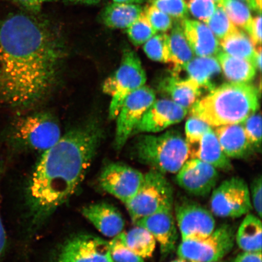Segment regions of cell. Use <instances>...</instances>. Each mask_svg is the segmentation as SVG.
<instances>
[{"mask_svg": "<svg viewBox=\"0 0 262 262\" xmlns=\"http://www.w3.org/2000/svg\"><path fill=\"white\" fill-rule=\"evenodd\" d=\"M147 20L157 32L165 33L171 29L173 20L171 16L165 14L155 6H147L143 9Z\"/></svg>", "mask_w": 262, "mask_h": 262, "instance_id": "obj_33", "label": "cell"}, {"mask_svg": "<svg viewBox=\"0 0 262 262\" xmlns=\"http://www.w3.org/2000/svg\"><path fill=\"white\" fill-rule=\"evenodd\" d=\"M213 2H214L217 6H220L224 2V0H211Z\"/></svg>", "mask_w": 262, "mask_h": 262, "instance_id": "obj_48", "label": "cell"}, {"mask_svg": "<svg viewBox=\"0 0 262 262\" xmlns=\"http://www.w3.org/2000/svg\"><path fill=\"white\" fill-rule=\"evenodd\" d=\"M242 124L253 148L258 149V147H260L261 142V115L255 113L252 114Z\"/></svg>", "mask_w": 262, "mask_h": 262, "instance_id": "obj_38", "label": "cell"}, {"mask_svg": "<svg viewBox=\"0 0 262 262\" xmlns=\"http://www.w3.org/2000/svg\"><path fill=\"white\" fill-rule=\"evenodd\" d=\"M215 134L223 151L229 159L244 158L254 149L242 123L219 126Z\"/></svg>", "mask_w": 262, "mask_h": 262, "instance_id": "obj_19", "label": "cell"}, {"mask_svg": "<svg viewBox=\"0 0 262 262\" xmlns=\"http://www.w3.org/2000/svg\"><path fill=\"white\" fill-rule=\"evenodd\" d=\"M65 55L61 35L50 22L26 13L0 21V104L26 109L53 89Z\"/></svg>", "mask_w": 262, "mask_h": 262, "instance_id": "obj_1", "label": "cell"}, {"mask_svg": "<svg viewBox=\"0 0 262 262\" xmlns=\"http://www.w3.org/2000/svg\"><path fill=\"white\" fill-rule=\"evenodd\" d=\"M198 146L189 149V157L198 159L216 169L229 171L232 168L230 159L223 151L215 132L211 127L203 136Z\"/></svg>", "mask_w": 262, "mask_h": 262, "instance_id": "obj_21", "label": "cell"}, {"mask_svg": "<svg viewBox=\"0 0 262 262\" xmlns=\"http://www.w3.org/2000/svg\"><path fill=\"white\" fill-rule=\"evenodd\" d=\"M212 214L222 218H238L252 210L250 189L243 179L234 177L213 190L210 199Z\"/></svg>", "mask_w": 262, "mask_h": 262, "instance_id": "obj_8", "label": "cell"}, {"mask_svg": "<svg viewBox=\"0 0 262 262\" xmlns=\"http://www.w3.org/2000/svg\"><path fill=\"white\" fill-rule=\"evenodd\" d=\"M171 262H193L190 260L183 259V258H179V259L173 260Z\"/></svg>", "mask_w": 262, "mask_h": 262, "instance_id": "obj_49", "label": "cell"}, {"mask_svg": "<svg viewBox=\"0 0 262 262\" xmlns=\"http://www.w3.org/2000/svg\"><path fill=\"white\" fill-rule=\"evenodd\" d=\"M245 4L248 6V8L253 11H257L256 5H255V0H241Z\"/></svg>", "mask_w": 262, "mask_h": 262, "instance_id": "obj_47", "label": "cell"}, {"mask_svg": "<svg viewBox=\"0 0 262 262\" xmlns=\"http://www.w3.org/2000/svg\"><path fill=\"white\" fill-rule=\"evenodd\" d=\"M223 51L231 56L244 59L254 64L256 47L249 35L237 29L219 41Z\"/></svg>", "mask_w": 262, "mask_h": 262, "instance_id": "obj_28", "label": "cell"}, {"mask_svg": "<svg viewBox=\"0 0 262 262\" xmlns=\"http://www.w3.org/2000/svg\"><path fill=\"white\" fill-rule=\"evenodd\" d=\"M143 179L138 170L126 164L112 163L103 168L99 182L104 191L126 205L138 191Z\"/></svg>", "mask_w": 262, "mask_h": 262, "instance_id": "obj_12", "label": "cell"}, {"mask_svg": "<svg viewBox=\"0 0 262 262\" xmlns=\"http://www.w3.org/2000/svg\"><path fill=\"white\" fill-rule=\"evenodd\" d=\"M137 161L165 174L176 173L189 158V147L182 134L174 130L160 136L143 135L133 145Z\"/></svg>", "mask_w": 262, "mask_h": 262, "instance_id": "obj_4", "label": "cell"}, {"mask_svg": "<svg viewBox=\"0 0 262 262\" xmlns=\"http://www.w3.org/2000/svg\"><path fill=\"white\" fill-rule=\"evenodd\" d=\"M102 138L97 122L70 131L45 150L28 189L31 224L37 228L79 188Z\"/></svg>", "mask_w": 262, "mask_h": 262, "instance_id": "obj_2", "label": "cell"}, {"mask_svg": "<svg viewBox=\"0 0 262 262\" xmlns=\"http://www.w3.org/2000/svg\"><path fill=\"white\" fill-rule=\"evenodd\" d=\"M55 1H60V0H45V2ZM67 1L81 2L87 3V4H94V3H97L98 2H100V0H67Z\"/></svg>", "mask_w": 262, "mask_h": 262, "instance_id": "obj_46", "label": "cell"}, {"mask_svg": "<svg viewBox=\"0 0 262 262\" xmlns=\"http://www.w3.org/2000/svg\"><path fill=\"white\" fill-rule=\"evenodd\" d=\"M134 224L147 229L160 246L162 257H166L175 250L179 238L172 209L160 211L139 219Z\"/></svg>", "mask_w": 262, "mask_h": 262, "instance_id": "obj_16", "label": "cell"}, {"mask_svg": "<svg viewBox=\"0 0 262 262\" xmlns=\"http://www.w3.org/2000/svg\"><path fill=\"white\" fill-rule=\"evenodd\" d=\"M152 5L171 16L172 18L184 19L189 11L183 0H151Z\"/></svg>", "mask_w": 262, "mask_h": 262, "instance_id": "obj_34", "label": "cell"}, {"mask_svg": "<svg viewBox=\"0 0 262 262\" xmlns=\"http://www.w3.org/2000/svg\"><path fill=\"white\" fill-rule=\"evenodd\" d=\"M211 128L207 123L199 118L191 116L185 125L186 141L189 147L198 145L203 136Z\"/></svg>", "mask_w": 262, "mask_h": 262, "instance_id": "obj_36", "label": "cell"}, {"mask_svg": "<svg viewBox=\"0 0 262 262\" xmlns=\"http://www.w3.org/2000/svg\"><path fill=\"white\" fill-rule=\"evenodd\" d=\"M181 24L195 56L215 57L221 51L218 39L204 23L186 18Z\"/></svg>", "mask_w": 262, "mask_h": 262, "instance_id": "obj_18", "label": "cell"}, {"mask_svg": "<svg viewBox=\"0 0 262 262\" xmlns=\"http://www.w3.org/2000/svg\"><path fill=\"white\" fill-rule=\"evenodd\" d=\"M258 106L255 88L248 83L231 81L196 100L191 107V114L209 126L219 127L244 122L256 112Z\"/></svg>", "mask_w": 262, "mask_h": 262, "instance_id": "obj_3", "label": "cell"}, {"mask_svg": "<svg viewBox=\"0 0 262 262\" xmlns=\"http://www.w3.org/2000/svg\"><path fill=\"white\" fill-rule=\"evenodd\" d=\"M111 257L114 262H145L124 246L117 236L109 242Z\"/></svg>", "mask_w": 262, "mask_h": 262, "instance_id": "obj_37", "label": "cell"}, {"mask_svg": "<svg viewBox=\"0 0 262 262\" xmlns=\"http://www.w3.org/2000/svg\"><path fill=\"white\" fill-rule=\"evenodd\" d=\"M193 16L206 24L214 14L217 5L211 0H183Z\"/></svg>", "mask_w": 262, "mask_h": 262, "instance_id": "obj_35", "label": "cell"}, {"mask_svg": "<svg viewBox=\"0 0 262 262\" xmlns=\"http://www.w3.org/2000/svg\"><path fill=\"white\" fill-rule=\"evenodd\" d=\"M156 99L155 91L144 85L124 100L116 117L114 142L116 149H122L125 145L127 140L133 135L137 124Z\"/></svg>", "mask_w": 262, "mask_h": 262, "instance_id": "obj_10", "label": "cell"}, {"mask_svg": "<svg viewBox=\"0 0 262 262\" xmlns=\"http://www.w3.org/2000/svg\"><path fill=\"white\" fill-rule=\"evenodd\" d=\"M169 63L173 66L172 73L179 75L195 55L185 37L181 23L173 25L168 35Z\"/></svg>", "mask_w": 262, "mask_h": 262, "instance_id": "obj_23", "label": "cell"}, {"mask_svg": "<svg viewBox=\"0 0 262 262\" xmlns=\"http://www.w3.org/2000/svg\"><path fill=\"white\" fill-rule=\"evenodd\" d=\"M261 251H244L239 254L232 262H262Z\"/></svg>", "mask_w": 262, "mask_h": 262, "instance_id": "obj_41", "label": "cell"}, {"mask_svg": "<svg viewBox=\"0 0 262 262\" xmlns=\"http://www.w3.org/2000/svg\"><path fill=\"white\" fill-rule=\"evenodd\" d=\"M188 110L171 100H156L137 124L133 135L140 133H156L184 119Z\"/></svg>", "mask_w": 262, "mask_h": 262, "instance_id": "obj_15", "label": "cell"}, {"mask_svg": "<svg viewBox=\"0 0 262 262\" xmlns=\"http://www.w3.org/2000/svg\"><path fill=\"white\" fill-rule=\"evenodd\" d=\"M82 214L104 236L115 237L123 232L124 221L112 205L100 202L85 206Z\"/></svg>", "mask_w": 262, "mask_h": 262, "instance_id": "obj_17", "label": "cell"}, {"mask_svg": "<svg viewBox=\"0 0 262 262\" xmlns=\"http://www.w3.org/2000/svg\"><path fill=\"white\" fill-rule=\"evenodd\" d=\"M229 19L237 28L246 30L252 20L250 9L241 0H224L221 5Z\"/></svg>", "mask_w": 262, "mask_h": 262, "instance_id": "obj_29", "label": "cell"}, {"mask_svg": "<svg viewBox=\"0 0 262 262\" xmlns=\"http://www.w3.org/2000/svg\"><path fill=\"white\" fill-rule=\"evenodd\" d=\"M205 24L220 40L238 29L229 19L224 9L217 6L214 14Z\"/></svg>", "mask_w": 262, "mask_h": 262, "instance_id": "obj_32", "label": "cell"}, {"mask_svg": "<svg viewBox=\"0 0 262 262\" xmlns=\"http://www.w3.org/2000/svg\"><path fill=\"white\" fill-rule=\"evenodd\" d=\"M149 1L150 2V1H151V0H149Z\"/></svg>", "mask_w": 262, "mask_h": 262, "instance_id": "obj_51", "label": "cell"}, {"mask_svg": "<svg viewBox=\"0 0 262 262\" xmlns=\"http://www.w3.org/2000/svg\"><path fill=\"white\" fill-rule=\"evenodd\" d=\"M143 50L150 60L169 63L168 35L156 34L144 43Z\"/></svg>", "mask_w": 262, "mask_h": 262, "instance_id": "obj_30", "label": "cell"}, {"mask_svg": "<svg viewBox=\"0 0 262 262\" xmlns=\"http://www.w3.org/2000/svg\"><path fill=\"white\" fill-rule=\"evenodd\" d=\"M174 194L164 173L150 169L144 175L138 191L126 204L133 222L155 213L172 209Z\"/></svg>", "mask_w": 262, "mask_h": 262, "instance_id": "obj_6", "label": "cell"}, {"mask_svg": "<svg viewBox=\"0 0 262 262\" xmlns=\"http://www.w3.org/2000/svg\"><path fill=\"white\" fill-rule=\"evenodd\" d=\"M221 68L216 57L195 56L183 68L190 79L200 87L212 91L215 88L213 80L221 73Z\"/></svg>", "mask_w": 262, "mask_h": 262, "instance_id": "obj_22", "label": "cell"}, {"mask_svg": "<svg viewBox=\"0 0 262 262\" xmlns=\"http://www.w3.org/2000/svg\"><path fill=\"white\" fill-rule=\"evenodd\" d=\"M215 57L229 80L235 83H248L255 77L256 69L251 62L231 56L222 51Z\"/></svg>", "mask_w": 262, "mask_h": 262, "instance_id": "obj_26", "label": "cell"}, {"mask_svg": "<svg viewBox=\"0 0 262 262\" xmlns=\"http://www.w3.org/2000/svg\"><path fill=\"white\" fill-rule=\"evenodd\" d=\"M212 262H219V261H212Z\"/></svg>", "mask_w": 262, "mask_h": 262, "instance_id": "obj_50", "label": "cell"}, {"mask_svg": "<svg viewBox=\"0 0 262 262\" xmlns=\"http://www.w3.org/2000/svg\"><path fill=\"white\" fill-rule=\"evenodd\" d=\"M117 236L131 251L143 258L152 257L155 252L157 242L155 238L147 229L140 226L136 225Z\"/></svg>", "mask_w": 262, "mask_h": 262, "instance_id": "obj_27", "label": "cell"}, {"mask_svg": "<svg viewBox=\"0 0 262 262\" xmlns=\"http://www.w3.org/2000/svg\"><path fill=\"white\" fill-rule=\"evenodd\" d=\"M248 34L249 37L255 46L260 47L261 44V15L258 14L252 18L250 24L245 30Z\"/></svg>", "mask_w": 262, "mask_h": 262, "instance_id": "obj_40", "label": "cell"}, {"mask_svg": "<svg viewBox=\"0 0 262 262\" xmlns=\"http://www.w3.org/2000/svg\"><path fill=\"white\" fill-rule=\"evenodd\" d=\"M14 137L22 145L45 151L60 139L61 134L60 127L53 116L41 113L19 120L15 127Z\"/></svg>", "mask_w": 262, "mask_h": 262, "instance_id": "obj_9", "label": "cell"}, {"mask_svg": "<svg viewBox=\"0 0 262 262\" xmlns=\"http://www.w3.org/2000/svg\"><path fill=\"white\" fill-rule=\"evenodd\" d=\"M157 34L146 18L143 11L139 17L127 28V34L130 41L136 47L145 42Z\"/></svg>", "mask_w": 262, "mask_h": 262, "instance_id": "obj_31", "label": "cell"}, {"mask_svg": "<svg viewBox=\"0 0 262 262\" xmlns=\"http://www.w3.org/2000/svg\"><path fill=\"white\" fill-rule=\"evenodd\" d=\"M6 244V235L4 225H3L1 211H0V258L5 251Z\"/></svg>", "mask_w": 262, "mask_h": 262, "instance_id": "obj_43", "label": "cell"}, {"mask_svg": "<svg viewBox=\"0 0 262 262\" xmlns=\"http://www.w3.org/2000/svg\"><path fill=\"white\" fill-rule=\"evenodd\" d=\"M262 225L261 219L247 214L238 228L235 241L244 251H261Z\"/></svg>", "mask_w": 262, "mask_h": 262, "instance_id": "obj_25", "label": "cell"}, {"mask_svg": "<svg viewBox=\"0 0 262 262\" xmlns=\"http://www.w3.org/2000/svg\"><path fill=\"white\" fill-rule=\"evenodd\" d=\"M143 11L140 5L113 3L104 8L100 15L104 25L113 29H127Z\"/></svg>", "mask_w": 262, "mask_h": 262, "instance_id": "obj_24", "label": "cell"}, {"mask_svg": "<svg viewBox=\"0 0 262 262\" xmlns=\"http://www.w3.org/2000/svg\"><path fill=\"white\" fill-rule=\"evenodd\" d=\"M173 206L182 241L205 237L214 230L215 221L212 213L198 203L183 198Z\"/></svg>", "mask_w": 262, "mask_h": 262, "instance_id": "obj_11", "label": "cell"}, {"mask_svg": "<svg viewBox=\"0 0 262 262\" xmlns=\"http://www.w3.org/2000/svg\"><path fill=\"white\" fill-rule=\"evenodd\" d=\"M254 65L255 69L261 71V46L260 47H256V50H255V54L254 59Z\"/></svg>", "mask_w": 262, "mask_h": 262, "instance_id": "obj_44", "label": "cell"}, {"mask_svg": "<svg viewBox=\"0 0 262 262\" xmlns=\"http://www.w3.org/2000/svg\"><path fill=\"white\" fill-rule=\"evenodd\" d=\"M145 0H113L115 3H128V4L140 5L145 2Z\"/></svg>", "mask_w": 262, "mask_h": 262, "instance_id": "obj_45", "label": "cell"}, {"mask_svg": "<svg viewBox=\"0 0 262 262\" xmlns=\"http://www.w3.org/2000/svg\"><path fill=\"white\" fill-rule=\"evenodd\" d=\"M176 182L188 194L206 196L218 182L217 169L198 159L188 160L176 173Z\"/></svg>", "mask_w": 262, "mask_h": 262, "instance_id": "obj_14", "label": "cell"}, {"mask_svg": "<svg viewBox=\"0 0 262 262\" xmlns=\"http://www.w3.org/2000/svg\"><path fill=\"white\" fill-rule=\"evenodd\" d=\"M146 81V73L138 55L130 48L124 49L119 68L106 78L102 86L103 93L111 98V119H116L124 100Z\"/></svg>", "mask_w": 262, "mask_h": 262, "instance_id": "obj_5", "label": "cell"}, {"mask_svg": "<svg viewBox=\"0 0 262 262\" xmlns=\"http://www.w3.org/2000/svg\"><path fill=\"white\" fill-rule=\"evenodd\" d=\"M159 88L174 101L186 109L194 104L202 94V88L190 78L182 79L179 75L171 73L160 82Z\"/></svg>", "mask_w": 262, "mask_h": 262, "instance_id": "obj_20", "label": "cell"}, {"mask_svg": "<svg viewBox=\"0 0 262 262\" xmlns=\"http://www.w3.org/2000/svg\"><path fill=\"white\" fill-rule=\"evenodd\" d=\"M14 2L32 13H37L40 11L42 3L45 0H14Z\"/></svg>", "mask_w": 262, "mask_h": 262, "instance_id": "obj_42", "label": "cell"}, {"mask_svg": "<svg viewBox=\"0 0 262 262\" xmlns=\"http://www.w3.org/2000/svg\"><path fill=\"white\" fill-rule=\"evenodd\" d=\"M56 262H114L109 242L95 235L80 234L62 246Z\"/></svg>", "mask_w": 262, "mask_h": 262, "instance_id": "obj_13", "label": "cell"}, {"mask_svg": "<svg viewBox=\"0 0 262 262\" xmlns=\"http://www.w3.org/2000/svg\"><path fill=\"white\" fill-rule=\"evenodd\" d=\"M250 189V194L252 206L254 209L257 216L261 218V191L262 180L261 176L255 178L252 182Z\"/></svg>", "mask_w": 262, "mask_h": 262, "instance_id": "obj_39", "label": "cell"}, {"mask_svg": "<svg viewBox=\"0 0 262 262\" xmlns=\"http://www.w3.org/2000/svg\"><path fill=\"white\" fill-rule=\"evenodd\" d=\"M235 235L232 225H222L206 236L182 241L178 249V256L193 262L221 260L233 248Z\"/></svg>", "mask_w": 262, "mask_h": 262, "instance_id": "obj_7", "label": "cell"}]
</instances>
